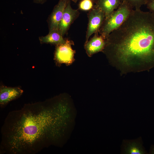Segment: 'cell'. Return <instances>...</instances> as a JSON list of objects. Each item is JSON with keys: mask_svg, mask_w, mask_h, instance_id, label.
I'll return each instance as SVG.
<instances>
[{"mask_svg": "<svg viewBox=\"0 0 154 154\" xmlns=\"http://www.w3.org/2000/svg\"><path fill=\"white\" fill-rule=\"evenodd\" d=\"M67 1L60 0L54 7L49 19V31L58 29V25L62 19Z\"/></svg>", "mask_w": 154, "mask_h": 154, "instance_id": "obj_9", "label": "cell"}, {"mask_svg": "<svg viewBox=\"0 0 154 154\" xmlns=\"http://www.w3.org/2000/svg\"><path fill=\"white\" fill-rule=\"evenodd\" d=\"M88 23L85 42L88 40L92 34L99 33L105 18L104 13L96 6L90 10L88 14Z\"/></svg>", "mask_w": 154, "mask_h": 154, "instance_id": "obj_5", "label": "cell"}, {"mask_svg": "<svg viewBox=\"0 0 154 154\" xmlns=\"http://www.w3.org/2000/svg\"><path fill=\"white\" fill-rule=\"evenodd\" d=\"M124 149L125 154H144L147 153L142 144L137 141H126Z\"/></svg>", "mask_w": 154, "mask_h": 154, "instance_id": "obj_12", "label": "cell"}, {"mask_svg": "<svg viewBox=\"0 0 154 154\" xmlns=\"http://www.w3.org/2000/svg\"><path fill=\"white\" fill-rule=\"evenodd\" d=\"M93 1H96V2L98 0H91Z\"/></svg>", "mask_w": 154, "mask_h": 154, "instance_id": "obj_19", "label": "cell"}, {"mask_svg": "<svg viewBox=\"0 0 154 154\" xmlns=\"http://www.w3.org/2000/svg\"><path fill=\"white\" fill-rule=\"evenodd\" d=\"M133 9L121 2L118 7L105 18L99 31L100 35L105 39L112 32L122 25Z\"/></svg>", "mask_w": 154, "mask_h": 154, "instance_id": "obj_3", "label": "cell"}, {"mask_svg": "<svg viewBox=\"0 0 154 154\" xmlns=\"http://www.w3.org/2000/svg\"><path fill=\"white\" fill-rule=\"evenodd\" d=\"M23 91L19 87L1 86L0 88V106L4 107L10 102L20 96Z\"/></svg>", "mask_w": 154, "mask_h": 154, "instance_id": "obj_7", "label": "cell"}, {"mask_svg": "<svg viewBox=\"0 0 154 154\" xmlns=\"http://www.w3.org/2000/svg\"><path fill=\"white\" fill-rule=\"evenodd\" d=\"M121 2L126 4L132 9H141L143 5H146L147 0H121Z\"/></svg>", "mask_w": 154, "mask_h": 154, "instance_id": "obj_13", "label": "cell"}, {"mask_svg": "<svg viewBox=\"0 0 154 154\" xmlns=\"http://www.w3.org/2000/svg\"><path fill=\"white\" fill-rule=\"evenodd\" d=\"M63 36L58 29H54L49 31L46 36L40 37L39 40L41 43H50L56 45L65 42L66 39H64Z\"/></svg>", "mask_w": 154, "mask_h": 154, "instance_id": "obj_11", "label": "cell"}, {"mask_svg": "<svg viewBox=\"0 0 154 154\" xmlns=\"http://www.w3.org/2000/svg\"><path fill=\"white\" fill-rule=\"evenodd\" d=\"M103 51L120 58L154 60V14L133 9L119 28L105 39Z\"/></svg>", "mask_w": 154, "mask_h": 154, "instance_id": "obj_2", "label": "cell"}, {"mask_svg": "<svg viewBox=\"0 0 154 154\" xmlns=\"http://www.w3.org/2000/svg\"><path fill=\"white\" fill-rule=\"evenodd\" d=\"M93 1L91 0H82L79 5V8L82 10H90L93 8Z\"/></svg>", "mask_w": 154, "mask_h": 154, "instance_id": "obj_14", "label": "cell"}, {"mask_svg": "<svg viewBox=\"0 0 154 154\" xmlns=\"http://www.w3.org/2000/svg\"><path fill=\"white\" fill-rule=\"evenodd\" d=\"M99 33H94V35L90 40L85 42L84 48L88 56L91 57L94 54L103 51L105 45V39Z\"/></svg>", "mask_w": 154, "mask_h": 154, "instance_id": "obj_8", "label": "cell"}, {"mask_svg": "<svg viewBox=\"0 0 154 154\" xmlns=\"http://www.w3.org/2000/svg\"><path fill=\"white\" fill-rule=\"evenodd\" d=\"M66 0L67 1L71 0V1H73L74 3H76L77 2V1H78V0Z\"/></svg>", "mask_w": 154, "mask_h": 154, "instance_id": "obj_18", "label": "cell"}, {"mask_svg": "<svg viewBox=\"0 0 154 154\" xmlns=\"http://www.w3.org/2000/svg\"><path fill=\"white\" fill-rule=\"evenodd\" d=\"M74 44L72 40L66 39L64 43L56 45L54 58L57 63L69 65L74 62L75 51L72 47Z\"/></svg>", "mask_w": 154, "mask_h": 154, "instance_id": "obj_4", "label": "cell"}, {"mask_svg": "<svg viewBox=\"0 0 154 154\" xmlns=\"http://www.w3.org/2000/svg\"><path fill=\"white\" fill-rule=\"evenodd\" d=\"M79 14L78 10L73 9L70 1H68L58 27L59 31L63 36L66 33L71 24L78 17Z\"/></svg>", "mask_w": 154, "mask_h": 154, "instance_id": "obj_6", "label": "cell"}, {"mask_svg": "<svg viewBox=\"0 0 154 154\" xmlns=\"http://www.w3.org/2000/svg\"><path fill=\"white\" fill-rule=\"evenodd\" d=\"M146 5L149 11L154 14V0H147Z\"/></svg>", "mask_w": 154, "mask_h": 154, "instance_id": "obj_15", "label": "cell"}, {"mask_svg": "<svg viewBox=\"0 0 154 154\" xmlns=\"http://www.w3.org/2000/svg\"><path fill=\"white\" fill-rule=\"evenodd\" d=\"M149 154H154V145H152L150 148Z\"/></svg>", "mask_w": 154, "mask_h": 154, "instance_id": "obj_16", "label": "cell"}, {"mask_svg": "<svg viewBox=\"0 0 154 154\" xmlns=\"http://www.w3.org/2000/svg\"><path fill=\"white\" fill-rule=\"evenodd\" d=\"M45 0H34L37 3H43Z\"/></svg>", "mask_w": 154, "mask_h": 154, "instance_id": "obj_17", "label": "cell"}, {"mask_svg": "<svg viewBox=\"0 0 154 154\" xmlns=\"http://www.w3.org/2000/svg\"><path fill=\"white\" fill-rule=\"evenodd\" d=\"M62 98L25 104L9 112L1 127L0 154H35L58 142L64 123Z\"/></svg>", "mask_w": 154, "mask_h": 154, "instance_id": "obj_1", "label": "cell"}, {"mask_svg": "<svg viewBox=\"0 0 154 154\" xmlns=\"http://www.w3.org/2000/svg\"><path fill=\"white\" fill-rule=\"evenodd\" d=\"M121 2L120 0H98L95 6L104 13L106 18L118 7Z\"/></svg>", "mask_w": 154, "mask_h": 154, "instance_id": "obj_10", "label": "cell"}]
</instances>
